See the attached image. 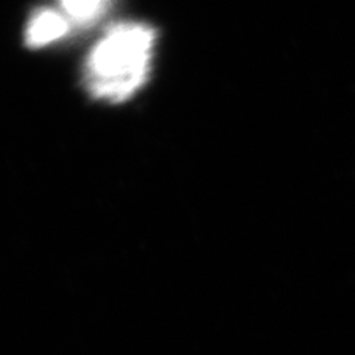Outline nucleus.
I'll use <instances>...</instances> for the list:
<instances>
[{
  "instance_id": "1",
  "label": "nucleus",
  "mask_w": 355,
  "mask_h": 355,
  "mask_svg": "<svg viewBox=\"0 0 355 355\" xmlns=\"http://www.w3.org/2000/svg\"><path fill=\"white\" fill-rule=\"evenodd\" d=\"M154 40V30L137 22L110 28L85 64L83 79L89 94L117 104L138 92L151 69Z\"/></svg>"
},
{
  "instance_id": "2",
  "label": "nucleus",
  "mask_w": 355,
  "mask_h": 355,
  "mask_svg": "<svg viewBox=\"0 0 355 355\" xmlns=\"http://www.w3.org/2000/svg\"><path fill=\"white\" fill-rule=\"evenodd\" d=\"M70 28V21L61 10L43 9L30 21L26 40L30 48H42L61 39Z\"/></svg>"
},
{
  "instance_id": "3",
  "label": "nucleus",
  "mask_w": 355,
  "mask_h": 355,
  "mask_svg": "<svg viewBox=\"0 0 355 355\" xmlns=\"http://www.w3.org/2000/svg\"><path fill=\"white\" fill-rule=\"evenodd\" d=\"M108 9L107 2L99 0H82V2H62L61 12L67 17L70 22L76 24H89L101 17Z\"/></svg>"
}]
</instances>
